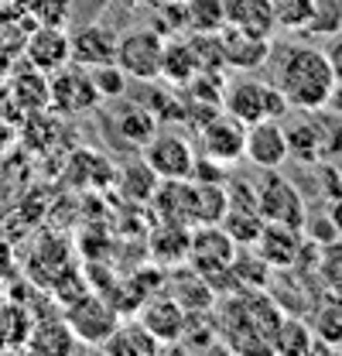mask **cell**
<instances>
[{"label": "cell", "instance_id": "25", "mask_svg": "<svg viewBox=\"0 0 342 356\" xmlns=\"http://www.w3.org/2000/svg\"><path fill=\"white\" fill-rule=\"evenodd\" d=\"M199 76V62L188 38L174 35L165 38V51H161V79H168V86H188Z\"/></svg>", "mask_w": 342, "mask_h": 356}, {"label": "cell", "instance_id": "14", "mask_svg": "<svg viewBox=\"0 0 342 356\" xmlns=\"http://www.w3.org/2000/svg\"><path fill=\"white\" fill-rule=\"evenodd\" d=\"M24 62L42 69V72H55L62 65L72 62L69 55V31L58 28V24H38L31 28V35L24 38Z\"/></svg>", "mask_w": 342, "mask_h": 356}, {"label": "cell", "instance_id": "11", "mask_svg": "<svg viewBox=\"0 0 342 356\" xmlns=\"http://www.w3.org/2000/svg\"><path fill=\"white\" fill-rule=\"evenodd\" d=\"M243 158L256 165L260 172H274L291 158L288 147V131L281 127V120H256L247 124V144H243Z\"/></svg>", "mask_w": 342, "mask_h": 356}, {"label": "cell", "instance_id": "10", "mask_svg": "<svg viewBox=\"0 0 342 356\" xmlns=\"http://www.w3.org/2000/svg\"><path fill=\"white\" fill-rule=\"evenodd\" d=\"M256 213L263 216V222H288V226L304 222V202L298 188L277 175V168L263 172V181L256 185Z\"/></svg>", "mask_w": 342, "mask_h": 356}, {"label": "cell", "instance_id": "28", "mask_svg": "<svg viewBox=\"0 0 342 356\" xmlns=\"http://www.w3.org/2000/svg\"><path fill=\"white\" fill-rule=\"evenodd\" d=\"M35 318L21 305H10L7 298L0 302V350H28Z\"/></svg>", "mask_w": 342, "mask_h": 356}, {"label": "cell", "instance_id": "15", "mask_svg": "<svg viewBox=\"0 0 342 356\" xmlns=\"http://www.w3.org/2000/svg\"><path fill=\"white\" fill-rule=\"evenodd\" d=\"M219 42H222V58H226V69H240V72H254L267 62L270 55V38H260V35H247L233 24H222L219 31Z\"/></svg>", "mask_w": 342, "mask_h": 356}, {"label": "cell", "instance_id": "31", "mask_svg": "<svg viewBox=\"0 0 342 356\" xmlns=\"http://www.w3.org/2000/svg\"><path fill=\"white\" fill-rule=\"evenodd\" d=\"M185 31H222L226 24V0H181Z\"/></svg>", "mask_w": 342, "mask_h": 356}, {"label": "cell", "instance_id": "40", "mask_svg": "<svg viewBox=\"0 0 342 356\" xmlns=\"http://www.w3.org/2000/svg\"><path fill=\"white\" fill-rule=\"evenodd\" d=\"M161 3H181V0H161Z\"/></svg>", "mask_w": 342, "mask_h": 356}, {"label": "cell", "instance_id": "39", "mask_svg": "<svg viewBox=\"0 0 342 356\" xmlns=\"http://www.w3.org/2000/svg\"><path fill=\"white\" fill-rule=\"evenodd\" d=\"M7 298V288H3V277H0V302Z\"/></svg>", "mask_w": 342, "mask_h": 356}, {"label": "cell", "instance_id": "8", "mask_svg": "<svg viewBox=\"0 0 342 356\" xmlns=\"http://www.w3.org/2000/svg\"><path fill=\"white\" fill-rule=\"evenodd\" d=\"M140 158L151 165V172L161 181H178V178H192L195 168V147L185 134L171 131V127H158L154 137L140 147Z\"/></svg>", "mask_w": 342, "mask_h": 356}, {"label": "cell", "instance_id": "6", "mask_svg": "<svg viewBox=\"0 0 342 356\" xmlns=\"http://www.w3.org/2000/svg\"><path fill=\"white\" fill-rule=\"evenodd\" d=\"M161 51H165V35L158 28H130L117 35L113 62L127 72V79L154 83L161 79Z\"/></svg>", "mask_w": 342, "mask_h": 356}, {"label": "cell", "instance_id": "2", "mask_svg": "<svg viewBox=\"0 0 342 356\" xmlns=\"http://www.w3.org/2000/svg\"><path fill=\"white\" fill-rule=\"evenodd\" d=\"M274 86L281 89V96L288 99L291 110L315 113V110H325V99L336 86V76H332V65H329L322 48L291 44L277 62V83Z\"/></svg>", "mask_w": 342, "mask_h": 356}, {"label": "cell", "instance_id": "30", "mask_svg": "<svg viewBox=\"0 0 342 356\" xmlns=\"http://www.w3.org/2000/svg\"><path fill=\"white\" fill-rule=\"evenodd\" d=\"M315 277H318V284H322V291L329 298H342V236L318 247Z\"/></svg>", "mask_w": 342, "mask_h": 356}, {"label": "cell", "instance_id": "3", "mask_svg": "<svg viewBox=\"0 0 342 356\" xmlns=\"http://www.w3.org/2000/svg\"><path fill=\"white\" fill-rule=\"evenodd\" d=\"M229 117H236L240 124H256V120H281L291 106L281 96V89L260 79H233L222 89V103H219Z\"/></svg>", "mask_w": 342, "mask_h": 356}, {"label": "cell", "instance_id": "36", "mask_svg": "<svg viewBox=\"0 0 342 356\" xmlns=\"http://www.w3.org/2000/svg\"><path fill=\"white\" fill-rule=\"evenodd\" d=\"M322 51H325V58H329V65H332L336 83H342V31H339V35H332V42L325 44Z\"/></svg>", "mask_w": 342, "mask_h": 356}, {"label": "cell", "instance_id": "26", "mask_svg": "<svg viewBox=\"0 0 342 356\" xmlns=\"http://www.w3.org/2000/svg\"><path fill=\"white\" fill-rule=\"evenodd\" d=\"M28 350L31 353H51V356H62V353H72L79 350V339L72 336V329L65 325V318H38L31 325V336H28Z\"/></svg>", "mask_w": 342, "mask_h": 356}, {"label": "cell", "instance_id": "22", "mask_svg": "<svg viewBox=\"0 0 342 356\" xmlns=\"http://www.w3.org/2000/svg\"><path fill=\"white\" fill-rule=\"evenodd\" d=\"M110 120H113L117 137L133 144V147H144V144L154 137V131L161 127L158 117L151 113V106H144V103H124V106H117Z\"/></svg>", "mask_w": 342, "mask_h": 356}, {"label": "cell", "instance_id": "18", "mask_svg": "<svg viewBox=\"0 0 342 356\" xmlns=\"http://www.w3.org/2000/svg\"><path fill=\"white\" fill-rule=\"evenodd\" d=\"M99 350L106 356H154L161 353V343L144 329V322L137 315H124Z\"/></svg>", "mask_w": 342, "mask_h": 356}, {"label": "cell", "instance_id": "34", "mask_svg": "<svg viewBox=\"0 0 342 356\" xmlns=\"http://www.w3.org/2000/svg\"><path fill=\"white\" fill-rule=\"evenodd\" d=\"M274 24L284 31H304L311 21V0H270Z\"/></svg>", "mask_w": 342, "mask_h": 356}, {"label": "cell", "instance_id": "13", "mask_svg": "<svg viewBox=\"0 0 342 356\" xmlns=\"http://www.w3.org/2000/svg\"><path fill=\"white\" fill-rule=\"evenodd\" d=\"M137 318H140V322H144V329L161 343V350L178 346L181 329H185V309L171 298L168 291H158V295H151L147 302H140Z\"/></svg>", "mask_w": 342, "mask_h": 356}, {"label": "cell", "instance_id": "17", "mask_svg": "<svg viewBox=\"0 0 342 356\" xmlns=\"http://www.w3.org/2000/svg\"><path fill=\"white\" fill-rule=\"evenodd\" d=\"M165 288H168V295L185 312H202L215 305V291L209 284V277H202L199 270H192L188 264L171 267V274L165 277Z\"/></svg>", "mask_w": 342, "mask_h": 356}, {"label": "cell", "instance_id": "27", "mask_svg": "<svg viewBox=\"0 0 342 356\" xmlns=\"http://www.w3.org/2000/svg\"><path fill=\"white\" fill-rule=\"evenodd\" d=\"M113 185H117V192L127 199V202H151V195L158 192V185H161V178L151 172V165L140 158V161H130L124 165L120 172H113Z\"/></svg>", "mask_w": 342, "mask_h": 356}, {"label": "cell", "instance_id": "9", "mask_svg": "<svg viewBox=\"0 0 342 356\" xmlns=\"http://www.w3.org/2000/svg\"><path fill=\"white\" fill-rule=\"evenodd\" d=\"M195 137H199V151L206 158H213L219 165L233 168L243 161V144H247V124H240L236 117H229L226 110L219 113L215 110L209 120H202L195 127Z\"/></svg>", "mask_w": 342, "mask_h": 356}, {"label": "cell", "instance_id": "32", "mask_svg": "<svg viewBox=\"0 0 342 356\" xmlns=\"http://www.w3.org/2000/svg\"><path fill=\"white\" fill-rule=\"evenodd\" d=\"M185 350H213L219 343V329H215V315L213 309L202 312H185V329L178 339Z\"/></svg>", "mask_w": 342, "mask_h": 356}, {"label": "cell", "instance_id": "7", "mask_svg": "<svg viewBox=\"0 0 342 356\" xmlns=\"http://www.w3.org/2000/svg\"><path fill=\"white\" fill-rule=\"evenodd\" d=\"M236 250L240 247L229 240V233L219 222H199L188 233V257H185V264L192 270H199L202 277H209V284H213V281H219L229 270Z\"/></svg>", "mask_w": 342, "mask_h": 356}, {"label": "cell", "instance_id": "29", "mask_svg": "<svg viewBox=\"0 0 342 356\" xmlns=\"http://www.w3.org/2000/svg\"><path fill=\"white\" fill-rule=\"evenodd\" d=\"M219 226L229 233V240H233L236 247H254L260 229H263V216L256 213L254 206H229V209L222 213Z\"/></svg>", "mask_w": 342, "mask_h": 356}, {"label": "cell", "instance_id": "35", "mask_svg": "<svg viewBox=\"0 0 342 356\" xmlns=\"http://www.w3.org/2000/svg\"><path fill=\"white\" fill-rule=\"evenodd\" d=\"M89 76H92V83L99 89V96L103 99H120L124 92H127V72L117 65V62H103V65H92L89 69Z\"/></svg>", "mask_w": 342, "mask_h": 356}, {"label": "cell", "instance_id": "33", "mask_svg": "<svg viewBox=\"0 0 342 356\" xmlns=\"http://www.w3.org/2000/svg\"><path fill=\"white\" fill-rule=\"evenodd\" d=\"M308 35L332 38L342 31V0H311V21L304 28Z\"/></svg>", "mask_w": 342, "mask_h": 356}, {"label": "cell", "instance_id": "5", "mask_svg": "<svg viewBox=\"0 0 342 356\" xmlns=\"http://www.w3.org/2000/svg\"><path fill=\"white\" fill-rule=\"evenodd\" d=\"M62 318H65V325L72 329V336L79 339V346H92V350H99L103 343H106V336L117 329V322L124 318L120 312L113 309L99 291H83L79 298H72L69 305H62Z\"/></svg>", "mask_w": 342, "mask_h": 356}, {"label": "cell", "instance_id": "37", "mask_svg": "<svg viewBox=\"0 0 342 356\" xmlns=\"http://www.w3.org/2000/svg\"><path fill=\"white\" fill-rule=\"evenodd\" d=\"M17 270V257H14V247L0 236V277H10Z\"/></svg>", "mask_w": 342, "mask_h": 356}, {"label": "cell", "instance_id": "21", "mask_svg": "<svg viewBox=\"0 0 342 356\" xmlns=\"http://www.w3.org/2000/svg\"><path fill=\"white\" fill-rule=\"evenodd\" d=\"M315 346V336H311V325L304 315L295 312H284L281 322L274 325V336H270V353L277 356H311Z\"/></svg>", "mask_w": 342, "mask_h": 356}, {"label": "cell", "instance_id": "16", "mask_svg": "<svg viewBox=\"0 0 342 356\" xmlns=\"http://www.w3.org/2000/svg\"><path fill=\"white\" fill-rule=\"evenodd\" d=\"M113 51H117V31L110 24H83L69 35V55L76 65H103V62H113Z\"/></svg>", "mask_w": 342, "mask_h": 356}, {"label": "cell", "instance_id": "4", "mask_svg": "<svg viewBox=\"0 0 342 356\" xmlns=\"http://www.w3.org/2000/svg\"><path fill=\"white\" fill-rule=\"evenodd\" d=\"M103 103L99 89L92 83L86 65H62L48 76V110L58 117H86Z\"/></svg>", "mask_w": 342, "mask_h": 356}, {"label": "cell", "instance_id": "1", "mask_svg": "<svg viewBox=\"0 0 342 356\" xmlns=\"http://www.w3.org/2000/svg\"><path fill=\"white\" fill-rule=\"evenodd\" d=\"M215 329H219V346L233 353H270V336L274 325L281 322L284 309L274 302L267 288L250 291H222L215 295Z\"/></svg>", "mask_w": 342, "mask_h": 356}, {"label": "cell", "instance_id": "12", "mask_svg": "<svg viewBox=\"0 0 342 356\" xmlns=\"http://www.w3.org/2000/svg\"><path fill=\"white\" fill-rule=\"evenodd\" d=\"M304 233L301 226H288V222H263L260 236H256L254 250L274 267V270H284V267H298L301 254H304Z\"/></svg>", "mask_w": 342, "mask_h": 356}, {"label": "cell", "instance_id": "19", "mask_svg": "<svg viewBox=\"0 0 342 356\" xmlns=\"http://www.w3.org/2000/svg\"><path fill=\"white\" fill-rule=\"evenodd\" d=\"M7 92H10L14 110H24V113L38 117V113L48 110V72L35 69V65H24V69H17L10 76Z\"/></svg>", "mask_w": 342, "mask_h": 356}, {"label": "cell", "instance_id": "20", "mask_svg": "<svg viewBox=\"0 0 342 356\" xmlns=\"http://www.w3.org/2000/svg\"><path fill=\"white\" fill-rule=\"evenodd\" d=\"M311 336H315V346L311 353H332L342 350V298H322V305L311 309Z\"/></svg>", "mask_w": 342, "mask_h": 356}, {"label": "cell", "instance_id": "38", "mask_svg": "<svg viewBox=\"0 0 342 356\" xmlns=\"http://www.w3.org/2000/svg\"><path fill=\"white\" fill-rule=\"evenodd\" d=\"M325 110H332V113H339V117H342V83H336V86H332L329 99H325Z\"/></svg>", "mask_w": 342, "mask_h": 356}, {"label": "cell", "instance_id": "24", "mask_svg": "<svg viewBox=\"0 0 342 356\" xmlns=\"http://www.w3.org/2000/svg\"><path fill=\"white\" fill-rule=\"evenodd\" d=\"M188 233H192V226H181V222H168L161 220V226L151 233V261L161 267H178L185 264V257H188Z\"/></svg>", "mask_w": 342, "mask_h": 356}, {"label": "cell", "instance_id": "23", "mask_svg": "<svg viewBox=\"0 0 342 356\" xmlns=\"http://www.w3.org/2000/svg\"><path fill=\"white\" fill-rule=\"evenodd\" d=\"M226 24L260 38H270L277 31L270 0H226Z\"/></svg>", "mask_w": 342, "mask_h": 356}]
</instances>
